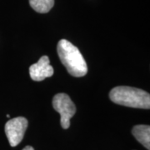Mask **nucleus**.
<instances>
[{
  "mask_svg": "<svg viewBox=\"0 0 150 150\" xmlns=\"http://www.w3.org/2000/svg\"><path fill=\"white\" fill-rule=\"evenodd\" d=\"M57 51L59 59L69 74L77 78L83 77L87 74V63L75 45L66 39H61L58 43Z\"/></svg>",
  "mask_w": 150,
  "mask_h": 150,
  "instance_id": "f257e3e1",
  "label": "nucleus"
},
{
  "mask_svg": "<svg viewBox=\"0 0 150 150\" xmlns=\"http://www.w3.org/2000/svg\"><path fill=\"white\" fill-rule=\"evenodd\" d=\"M111 101L118 105L126 107L144 108H150V95L143 89L128 86L113 88L109 93Z\"/></svg>",
  "mask_w": 150,
  "mask_h": 150,
  "instance_id": "f03ea898",
  "label": "nucleus"
},
{
  "mask_svg": "<svg viewBox=\"0 0 150 150\" xmlns=\"http://www.w3.org/2000/svg\"><path fill=\"white\" fill-rule=\"evenodd\" d=\"M53 107L61 116L60 123L64 129L70 126V119L76 112V107L70 97L66 93H58L53 98Z\"/></svg>",
  "mask_w": 150,
  "mask_h": 150,
  "instance_id": "7ed1b4c3",
  "label": "nucleus"
},
{
  "mask_svg": "<svg viewBox=\"0 0 150 150\" xmlns=\"http://www.w3.org/2000/svg\"><path fill=\"white\" fill-rule=\"evenodd\" d=\"M28 128V120L24 117L12 118L5 124V134L12 147L20 144Z\"/></svg>",
  "mask_w": 150,
  "mask_h": 150,
  "instance_id": "20e7f679",
  "label": "nucleus"
},
{
  "mask_svg": "<svg viewBox=\"0 0 150 150\" xmlns=\"http://www.w3.org/2000/svg\"><path fill=\"white\" fill-rule=\"evenodd\" d=\"M54 68L50 65L48 56L41 57L38 62L33 64L29 68V74L33 81H43L54 74Z\"/></svg>",
  "mask_w": 150,
  "mask_h": 150,
  "instance_id": "39448f33",
  "label": "nucleus"
},
{
  "mask_svg": "<svg viewBox=\"0 0 150 150\" xmlns=\"http://www.w3.org/2000/svg\"><path fill=\"white\" fill-rule=\"evenodd\" d=\"M132 134L135 139L148 150L150 149V127L149 125H136L132 129Z\"/></svg>",
  "mask_w": 150,
  "mask_h": 150,
  "instance_id": "423d86ee",
  "label": "nucleus"
},
{
  "mask_svg": "<svg viewBox=\"0 0 150 150\" xmlns=\"http://www.w3.org/2000/svg\"><path fill=\"white\" fill-rule=\"evenodd\" d=\"M29 4L33 10L40 13H46L54 7V0H29Z\"/></svg>",
  "mask_w": 150,
  "mask_h": 150,
  "instance_id": "0eeeda50",
  "label": "nucleus"
},
{
  "mask_svg": "<svg viewBox=\"0 0 150 150\" xmlns=\"http://www.w3.org/2000/svg\"><path fill=\"white\" fill-rule=\"evenodd\" d=\"M23 150H34L33 149V148L31 147V146H26L25 148H23Z\"/></svg>",
  "mask_w": 150,
  "mask_h": 150,
  "instance_id": "6e6552de",
  "label": "nucleus"
}]
</instances>
